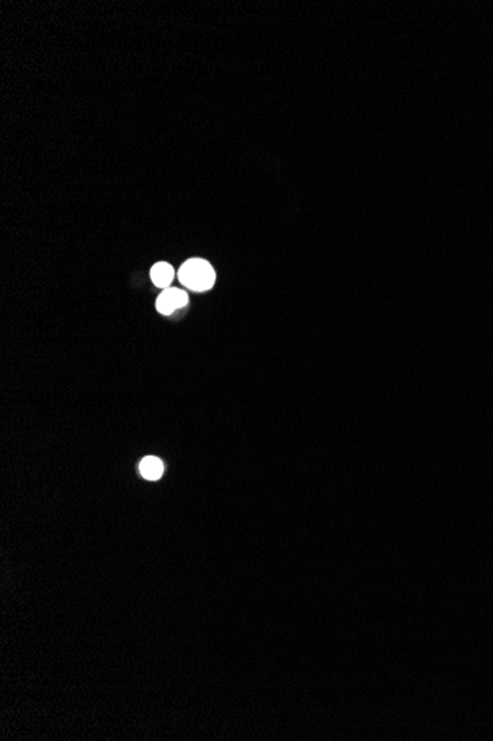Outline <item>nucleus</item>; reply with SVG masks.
Masks as SVG:
<instances>
[{"mask_svg": "<svg viewBox=\"0 0 493 741\" xmlns=\"http://www.w3.org/2000/svg\"><path fill=\"white\" fill-rule=\"evenodd\" d=\"M179 280L195 292H204L213 288L216 281V272L213 267L204 259H189L182 265L179 271Z\"/></svg>", "mask_w": 493, "mask_h": 741, "instance_id": "nucleus-1", "label": "nucleus"}, {"mask_svg": "<svg viewBox=\"0 0 493 741\" xmlns=\"http://www.w3.org/2000/svg\"><path fill=\"white\" fill-rule=\"evenodd\" d=\"M188 303V294L182 289H173L168 288L164 289L163 293L158 296L157 299V310L164 315H168L175 313L179 308H183Z\"/></svg>", "mask_w": 493, "mask_h": 741, "instance_id": "nucleus-2", "label": "nucleus"}, {"mask_svg": "<svg viewBox=\"0 0 493 741\" xmlns=\"http://www.w3.org/2000/svg\"><path fill=\"white\" fill-rule=\"evenodd\" d=\"M175 278V269L167 262H158L151 269V280L159 289H168Z\"/></svg>", "mask_w": 493, "mask_h": 741, "instance_id": "nucleus-3", "label": "nucleus"}, {"mask_svg": "<svg viewBox=\"0 0 493 741\" xmlns=\"http://www.w3.org/2000/svg\"><path fill=\"white\" fill-rule=\"evenodd\" d=\"M139 471H141L142 476L146 478V480H158V478L162 476L163 472H164V465L158 458H154V456H148V458H145L141 462Z\"/></svg>", "mask_w": 493, "mask_h": 741, "instance_id": "nucleus-4", "label": "nucleus"}]
</instances>
